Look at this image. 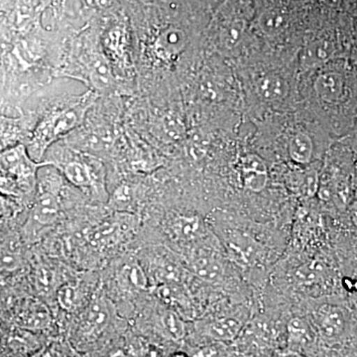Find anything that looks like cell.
Wrapping results in <instances>:
<instances>
[{
	"instance_id": "6da1fadb",
	"label": "cell",
	"mask_w": 357,
	"mask_h": 357,
	"mask_svg": "<svg viewBox=\"0 0 357 357\" xmlns=\"http://www.w3.org/2000/svg\"><path fill=\"white\" fill-rule=\"evenodd\" d=\"M298 51L261 46L234 66L243 102L244 121L287 114L301 107Z\"/></svg>"
},
{
	"instance_id": "7a4b0ae2",
	"label": "cell",
	"mask_w": 357,
	"mask_h": 357,
	"mask_svg": "<svg viewBox=\"0 0 357 357\" xmlns=\"http://www.w3.org/2000/svg\"><path fill=\"white\" fill-rule=\"evenodd\" d=\"M253 124L255 132L249 138V147L268 163L282 162L307 170L323 163L337 141L301 107Z\"/></svg>"
},
{
	"instance_id": "3957f363",
	"label": "cell",
	"mask_w": 357,
	"mask_h": 357,
	"mask_svg": "<svg viewBox=\"0 0 357 357\" xmlns=\"http://www.w3.org/2000/svg\"><path fill=\"white\" fill-rule=\"evenodd\" d=\"M301 107L337 140L357 122V74L351 59L340 58L300 74Z\"/></svg>"
},
{
	"instance_id": "277c9868",
	"label": "cell",
	"mask_w": 357,
	"mask_h": 357,
	"mask_svg": "<svg viewBox=\"0 0 357 357\" xmlns=\"http://www.w3.org/2000/svg\"><path fill=\"white\" fill-rule=\"evenodd\" d=\"M253 14L255 1L215 2L206 31L208 55L234 66L261 46L253 29Z\"/></svg>"
},
{
	"instance_id": "5b68a950",
	"label": "cell",
	"mask_w": 357,
	"mask_h": 357,
	"mask_svg": "<svg viewBox=\"0 0 357 357\" xmlns=\"http://www.w3.org/2000/svg\"><path fill=\"white\" fill-rule=\"evenodd\" d=\"M312 8L309 1H255L256 38L275 50L299 51Z\"/></svg>"
},
{
	"instance_id": "8992f818",
	"label": "cell",
	"mask_w": 357,
	"mask_h": 357,
	"mask_svg": "<svg viewBox=\"0 0 357 357\" xmlns=\"http://www.w3.org/2000/svg\"><path fill=\"white\" fill-rule=\"evenodd\" d=\"M98 93L91 91L84 95L63 100L47 110L39 119L28 142L27 151L37 163H42L47 151L69 136L84 123Z\"/></svg>"
},
{
	"instance_id": "52a82bcc",
	"label": "cell",
	"mask_w": 357,
	"mask_h": 357,
	"mask_svg": "<svg viewBox=\"0 0 357 357\" xmlns=\"http://www.w3.org/2000/svg\"><path fill=\"white\" fill-rule=\"evenodd\" d=\"M42 163L57 169L74 187L93 192L103 187L105 167L102 162L95 155L70 147L63 140L47 151Z\"/></svg>"
},
{
	"instance_id": "ba28073f",
	"label": "cell",
	"mask_w": 357,
	"mask_h": 357,
	"mask_svg": "<svg viewBox=\"0 0 357 357\" xmlns=\"http://www.w3.org/2000/svg\"><path fill=\"white\" fill-rule=\"evenodd\" d=\"M42 167L44 164L35 162L23 145L4 150L0 154V192L18 197L31 192Z\"/></svg>"
},
{
	"instance_id": "9c48e42d",
	"label": "cell",
	"mask_w": 357,
	"mask_h": 357,
	"mask_svg": "<svg viewBox=\"0 0 357 357\" xmlns=\"http://www.w3.org/2000/svg\"><path fill=\"white\" fill-rule=\"evenodd\" d=\"M44 171L38 172L37 177L36 197L31 213L30 223L43 229L54 225L62 211V194L65 178L57 169L44 166Z\"/></svg>"
},
{
	"instance_id": "30bf717a",
	"label": "cell",
	"mask_w": 357,
	"mask_h": 357,
	"mask_svg": "<svg viewBox=\"0 0 357 357\" xmlns=\"http://www.w3.org/2000/svg\"><path fill=\"white\" fill-rule=\"evenodd\" d=\"M102 50L114 72L117 76L126 77L132 70L131 60L130 36L126 27V20H115L107 25L102 34Z\"/></svg>"
},
{
	"instance_id": "8fae6325",
	"label": "cell",
	"mask_w": 357,
	"mask_h": 357,
	"mask_svg": "<svg viewBox=\"0 0 357 357\" xmlns=\"http://www.w3.org/2000/svg\"><path fill=\"white\" fill-rule=\"evenodd\" d=\"M314 321L321 338L337 344L347 335L351 326L349 312L340 305L325 303L317 307Z\"/></svg>"
},
{
	"instance_id": "7c38bea8",
	"label": "cell",
	"mask_w": 357,
	"mask_h": 357,
	"mask_svg": "<svg viewBox=\"0 0 357 357\" xmlns=\"http://www.w3.org/2000/svg\"><path fill=\"white\" fill-rule=\"evenodd\" d=\"M230 256L241 265H255L259 260L261 251L253 237L241 230L229 229L223 236Z\"/></svg>"
},
{
	"instance_id": "4fadbf2b",
	"label": "cell",
	"mask_w": 357,
	"mask_h": 357,
	"mask_svg": "<svg viewBox=\"0 0 357 357\" xmlns=\"http://www.w3.org/2000/svg\"><path fill=\"white\" fill-rule=\"evenodd\" d=\"M167 229L174 241L185 244L199 243L208 231L202 218L192 215H172L167 222Z\"/></svg>"
},
{
	"instance_id": "5bb4252c",
	"label": "cell",
	"mask_w": 357,
	"mask_h": 357,
	"mask_svg": "<svg viewBox=\"0 0 357 357\" xmlns=\"http://www.w3.org/2000/svg\"><path fill=\"white\" fill-rule=\"evenodd\" d=\"M150 281L162 285H173L182 280L183 272L174 258L167 255H156L145 270Z\"/></svg>"
},
{
	"instance_id": "9a60e30c",
	"label": "cell",
	"mask_w": 357,
	"mask_h": 357,
	"mask_svg": "<svg viewBox=\"0 0 357 357\" xmlns=\"http://www.w3.org/2000/svg\"><path fill=\"white\" fill-rule=\"evenodd\" d=\"M112 309L102 295L96 296L89 304L84 319V332L89 337H98L109 325Z\"/></svg>"
},
{
	"instance_id": "2e32d148",
	"label": "cell",
	"mask_w": 357,
	"mask_h": 357,
	"mask_svg": "<svg viewBox=\"0 0 357 357\" xmlns=\"http://www.w3.org/2000/svg\"><path fill=\"white\" fill-rule=\"evenodd\" d=\"M190 267L192 273L206 282H215L222 278V262L208 248H198L191 256Z\"/></svg>"
},
{
	"instance_id": "e0dca14e",
	"label": "cell",
	"mask_w": 357,
	"mask_h": 357,
	"mask_svg": "<svg viewBox=\"0 0 357 357\" xmlns=\"http://www.w3.org/2000/svg\"><path fill=\"white\" fill-rule=\"evenodd\" d=\"M18 325L25 330H44L51 325V314L43 304L30 302L20 310L17 314Z\"/></svg>"
},
{
	"instance_id": "ac0fdd59",
	"label": "cell",
	"mask_w": 357,
	"mask_h": 357,
	"mask_svg": "<svg viewBox=\"0 0 357 357\" xmlns=\"http://www.w3.org/2000/svg\"><path fill=\"white\" fill-rule=\"evenodd\" d=\"M206 337L218 340V342H230L238 337L243 331L241 321L231 317H225L208 321L203 328Z\"/></svg>"
},
{
	"instance_id": "d6986e66",
	"label": "cell",
	"mask_w": 357,
	"mask_h": 357,
	"mask_svg": "<svg viewBox=\"0 0 357 357\" xmlns=\"http://www.w3.org/2000/svg\"><path fill=\"white\" fill-rule=\"evenodd\" d=\"M121 285L132 290H147L150 280L146 271L137 261H131L124 265L119 272Z\"/></svg>"
},
{
	"instance_id": "ffe728a7",
	"label": "cell",
	"mask_w": 357,
	"mask_h": 357,
	"mask_svg": "<svg viewBox=\"0 0 357 357\" xmlns=\"http://www.w3.org/2000/svg\"><path fill=\"white\" fill-rule=\"evenodd\" d=\"M121 225L119 222H105L102 225L89 230L88 239L89 243L95 246L109 245L114 243L115 238H119L121 234Z\"/></svg>"
},
{
	"instance_id": "44dd1931",
	"label": "cell",
	"mask_w": 357,
	"mask_h": 357,
	"mask_svg": "<svg viewBox=\"0 0 357 357\" xmlns=\"http://www.w3.org/2000/svg\"><path fill=\"white\" fill-rule=\"evenodd\" d=\"M325 275V266L321 262L314 261L301 266L296 272V278L302 285L312 286L318 284Z\"/></svg>"
},
{
	"instance_id": "7402d4cb",
	"label": "cell",
	"mask_w": 357,
	"mask_h": 357,
	"mask_svg": "<svg viewBox=\"0 0 357 357\" xmlns=\"http://www.w3.org/2000/svg\"><path fill=\"white\" fill-rule=\"evenodd\" d=\"M164 332L174 340H181L185 335V326L183 319L174 311L164 312L161 318Z\"/></svg>"
},
{
	"instance_id": "603a6c76",
	"label": "cell",
	"mask_w": 357,
	"mask_h": 357,
	"mask_svg": "<svg viewBox=\"0 0 357 357\" xmlns=\"http://www.w3.org/2000/svg\"><path fill=\"white\" fill-rule=\"evenodd\" d=\"M288 338L291 344L296 345L306 344L311 340L310 326L304 319L294 318L287 326Z\"/></svg>"
},
{
	"instance_id": "cb8c5ba5",
	"label": "cell",
	"mask_w": 357,
	"mask_h": 357,
	"mask_svg": "<svg viewBox=\"0 0 357 357\" xmlns=\"http://www.w3.org/2000/svg\"><path fill=\"white\" fill-rule=\"evenodd\" d=\"M20 251L8 246H0V272H14L22 266Z\"/></svg>"
},
{
	"instance_id": "d4e9b609",
	"label": "cell",
	"mask_w": 357,
	"mask_h": 357,
	"mask_svg": "<svg viewBox=\"0 0 357 357\" xmlns=\"http://www.w3.org/2000/svg\"><path fill=\"white\" fill-rule=\"evenodd\" d=\"M134 196L130 187L126 185H121V187L117 188L112 196L110 197L109 204L112 210L123 213V211H128L130 208Z\"/></svg>"
},
{
	"instance_id": "484cf974",
	"label": "cell",
	"mask_w": 357,
	"mask_h": 357,
	"mask_svg": "<svg viewBox=\"0 0 357 357\" xmlns=\"http://www.w3.org/2000/svg\"><path fill=\"white\" fill-rule=\"evenodd\" d=\"M57 301L63 310L68 312L73 311L77 307V301H79V290L70 284L62 286L58 289Z\"/></svg>"
},
{
	"instance_id": "4316f807",
	"label": "cell",
	"mask_w": 357,
	"mask_h": 357,
	"mask_svg": "<svg viewBox=\"0 0 357 357\" xmlns=\"http://www.w3.org/2000/svg\"><path fill=\"white\" fill-rule=\"evenodd\" d=\"M52 275L51 272L49 271L48 269H40L38 272H37V284L40 288L45 289V290H48L49 286H50L52 282Z\"/></svg>"
},
{
	"instance_id": "83f0119b",
	"label": "cell",
	"mask_w": 357,
	"mask_h": 357,
	"mask_svg": "<svg viewBox=\"0 0 357 357\" xmlns=\"http://www.w3.org/2000/svg\"><path fill=\"white\" fill-rule=\"evenodd\" d=\"M342 140L344 141L347 146L351 148L352 153H354V157L357 159V122L351 132L347 137L342 138Z\"/></svg>"
},
{
	"instance_id": "f1b7e54d",
	"label": "cell",
	"mask_w": 357,
	"mask_h": 357,
	"mask_svg": "<svg viewBox=\"0 0 357 357\" xmlns=\"http://www.w3.org/2000/svg\"><path fill=\"white\" fill-rule=\"evenodd\" d=\"M11 208L8 201L0 195V218L7 217L10 215Z\"/></svg>"
},
{
	"instance_id": "f546056e",
	"label": "cell",
	"mask_w": 357,
	"mask_h": 357,
	"mask_svg": "<svg viewBox=\"0 0 357 357\" xmlns=\"http://www.w3.org/2000/svg\"><path fill=\"white\" fill-rule=\"evenodd\" d=\"M34 357H61L60 354H58L55 349H45L43 351H39L38 354H36Z\"/></svg>"
},
{
	"instance_id": "4dcf8cb0",
	"label": "cell",
	"mask_w": 357,
	"mask_h": 357,
	"mask_svg": "<svg viewBox=\"0 0 357 357\" xmlns=\"http://www.w3.org/2000/svg\"><path fill=\"white\" fill-rule=\"evenodd\" d=\"M276 357H304L303 356H301L300 354H298V352L293 351H283L280 352V354H278Z\"/></svg>"
},
{
	"instance_id": "1f68e13d",
	"label": "cell",
	"mask_w": 357,
	"mask_h": 357,
	"mask_svg": "<svg viewBox=\"0 0 357 357\" xmlns=\"http://www.w3.org/2000/svg\"><path fill=\"white\" fill-rule=\"evenodd\" d=\"M172 357H189L187 354H184V352H177V354H174Z\"/></svg>"
},
{
	"instance_id": "d6a6232c",
	"label": "cell",
	"mask_w": 357,
	"mask_h": 357,
	"mask_svg": "<svg viewBox=\"0 0 357 357\" xmlns=\"http://www.w3.org/2000/svg\"><path fill=\"white\" fill-rule=\"evenodd\" d=\"M147 357H159V356L156 354V352H151V354H149V356Z\"/></svg>"
}]
</instances>
